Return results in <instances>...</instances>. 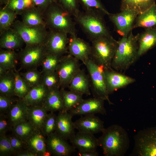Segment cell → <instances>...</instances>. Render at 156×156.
Instances as JSON below:
<instances>
[{
  "label": "cell",
  "mask_w": 156,
  "mask_h": 156,
  "mask_svg": "<svg viewBox=\"0 0 156 156\" xmlns=\"http://www.w3.org/2000/svg\"><path fill=\"white\" fill-rule=\"evenodd\" d=\"M98 138V146L105 156H123L130 147L127 132L122 126L113 125L104 128Z\"/></svg>",
  "instance_id": "1"
},
{
  "label": "cell",
  "mask_w": 156,
  "mask_h": 156,
  "mask_svg": "<svg viewBox=\"0 0 156 156\" xmlns=\"http://www.w3.org/2000/svg\"><path fill=\"white\" fill-rule=\"evenodd\" d=\"M139 34L133 35L132 31L118 41L112 67L116 71H125L138 58V41Z\"/></svg>",
  "instance_id": "2"
},
{
  "label": "cell",
  "mask_w": 156,
  "mask_h": 156,
  "mask_svg": "<svg viewBox=\"0 0 156 156\" xmlns=\"http://www.w3.org/2000/svg\"><path fill=\"white\" fill-rule=\"evenodd\" d=\"M103 15L96 10H85L80 11L73 18L91 42L100 37L112 36L106 25Z\"/></svg>",
  "instance_id": "3"
},
{
  "label": "cell",
  "mask_w": 156,
  "mask_h": 156,
  "mask_svg": "<svg viewBox=\"0 0 156 156\" xmlns=\"http://www.w3.org/2000/svg\"><path fill=\"white\" fill-rule=\"evenodd\" d=\"M43 13L46 27L49 30L70 36L77 35L76 23L73 17L54 0Z\"/></svg>",
  "instance_id": "4"
},
{
  "label": "cell",
  "mask_w": 156,
  "mask_h": 156,
  "mask_svg": "<svg viewBox=\"0 0 156 156\" xmlns=\"http://www.w3.org/2000/svg\"><path fill=\"white\" fill-rule=\"evenodd\" d=\"M91 42L90 59L103 70L113 69L112 62L118 41L111 36L100 37Z\"/></svg>",
  "instance_id": "5"
},
{
  "label": "cell",
  "mask_w": 156,
  "mask_h": 156,
  "mask_svg": "<svg viewBox=\"0 0 156 156\" xmlns=\"http://www.w3.org/2000/svg\"><path fill=\"white\" fill-rule=\"evenodd\" d=\"M134 140L130 156H156V127L140 130L134 136Z\"/></svg>",
  "instance_id": "6"
},
{
  "label": "cell",
  "mask_w": 156,
  "mask_h": 156,
  "mask_svg": "<svg viewBox=\"0 0 156 156\" xmlns=\"http://www.w3.org/2000/svg\"><path fill=\"white\" fill-rule=\"evenodd\" d=\"M88 72L90 89L94 96L107 101L110 105L114 104L109 98L103 74V69L90 58L84 64Z\"/></svg>",
  "instance_id": "7"
},
{
  "label": "cell",
  "mask_w": 156,
  "mask_h": 156,
  "mask_svg": "<svg viewBox=\"0 0 156 156\" xmlns=\"http://www.w3.org/2000/svg\"><path fill=\"white\" fill-rule=\"evenodd\" d=\"M18 53L21 65L18 71L37 69L47 53L43 43L25 46Z\"/></svg>",
  "instance_id": "8"
},
{
  "label": "cell",
  "mask_w": 156,
  "mask_h": 156,
  "mask_svg": "<svg viewBox=\"0 0 156 156\" xmlns=\"http://www.w3.org/2000/svg\"><path fill=\"white\" fill-rule=\"evenodd\" d=\"M12 27L20 34L25 46L43 44L48 32L46 26H29L19 20H16Z\"/></svg>",
  "instance_id": "9"
},
{
  "label": "cell",
  "mask_w": 156,
  "mask_h": 156,
  "mask_svg": "<svg viewBox=\"0 0 156 156\" xmlns=\"http://www.w3.org/2000/svg\"><path fill=\"white\" fill-rule=\"evenodd\" d=\"M79 61L69 54L62 57L56 70L59 78L60 89L68 88L72 78L81 70Z\"/></svg>",
  "instance_id": "10"
},
{
  "label": "cell",
  "mask_w": 156,
  "mask_h": 156,
  "mask_svg": "<svg viewBox=\"0 0 156 156\" xmlns=\"http://www.w3.org/2000/svg\"><path fill=\"white\" fill-rule=\"evenodd\" d=\"M68 34L64 32L49 30L43 44L47 53L62 56L68 53L69 41Z\"/></svg>",
  "instance_id": "11"
},
{
  "label": "cell",
  "mask_w": 156,
  "mask_h": 156,
  "mask_svg": "<svg viewBox=\"0 0 156 156\" xmlns=\"http://www.w3.org/2000/svg\"><path fill=\"white\" fill-rule=\"evenodd\" d=\"M138 14L134 11L126 9L115 14L110 13L107 16L114 25L117 33L123 37L128 35L133 29Z\"/></svg>",
  "instance_id": "12"
},
{
  "label": "cell",
  "mask_w": 156,
  "mask_h": 156,
  "mask_svg": "<svg viewBox=\"0 0 156 156\" xmlns=\"http://www.w3.org/2000/svg\"><path fill=\"white\" fill-rule=\"evenodd\" d=\"M104 101L103 99L95 97L83 99L79 105L69 111V112L73 116L96 114L106 115Z\"/></svg>",
  "instance_id": "13"
},
{
  "label": "cell",
  "mask_w": 156,
  "mask_h": 156,
  "mask_svg": "<svg viewBox=\"0 0 156 156\" xmlns=\"http://www.w3.org/2000/svg\"><path fill=\"white\" fill-rule=\"evenodd\" d=\"M67 141L54 132L46 137L47 150L53 156L70 155L75 151V149Z\"/></svg>",
  "instance_id": "14"
},
{
  "label": "cell",
  "mask_w": 156,
  "mask_h": 156,
  "mask_svg": "<svg viewBox=\"0 0 156 156\" xmlns=\"http://www.w3.org/2000/svg\"><path fill=\"white\" fill-rule=\"evenodd\" d=\"M68 47V54L84 64L90 58L91 45L77 35L70 36Z\"/></svg>",
  "instance_id": "15"
},
{
  "label": "cell",
  "mask_w": 156,
  "mask_h": 156,
  "mask_svg": "<svg viewBox=\"0 0 156 156\" xmlns=\"http://www.w3.org/2000/svg\"><path fill=\"white\" fill-rule=\"evenodd\" d=\"M103 74L109 94L135 81L134 79L114 71L113 69L103 70Z\"/></svg>",
  "instance_id": "16"
},
{
  "label": "cell",
  "mask_w": 156,
  "mask_h": 156,
  "mask_svg": "<svg viewBox=\"0 0 156 156\" xmlns=\"http://www.w3.org/2000/svg\"><path fill=\"white\" fill-rule=\"evenodd\" d=\"M74 123L78 131L94 135L102 132L105 128L103 121L95 114L85 115Z\"/></svg>",
  "instance_id": "17"
},
{
  "label": "cell",
  "mask_w": 156,
  "mask_h": 156,
  "mask_svg": "<svg viewBox=\"0 0 156 156\" xmlns=\"http://www.w3.org/2000/svg\"><path fill=\"white\" fill-rule=\"evenodd\" d=\"M72 116L68 112L62 111L57 115L55 132L64 139H71L75 134L74 123Z\"/></svg>",
  "instance_id": "18"
},
{
  "label": "cell",
  "mask_w": 156,
  "mask_h": 156,
  "mask_svg": "<svg viewBox=\"0 0 156 156\" xmlns=\"http://www.w3.org/2000/svg\"><path fill=\"white\" fill-rule=\"evenodd\" d=\"M72 145L79 152L97 151L98 140L94 134L78 131L70 140Z\"/></svg>",
  "instance_id": "19"
},
{
  "label": "cell",
  "mask_w": 156,
  "mask_h": 156,
  "mask_svg": "<svg viewBox=\"0 0 156 156\" xmlns=\"http://www.w3.org/2000/svg\"><path fill=\"white\" fill-rule=\"evenodd\" d=\"M24 43L20 34L12 27L0 33V49H21Z\"/></svg>",
  "instance_id": "20"
},
{
  "label": "cell",
  "mask_w": 156,
  "mask_h": 156,
  "mask_svg": "<svg viewBox=\"0 0 156 156\" xmlns=\"http://www.w3.org/2000/svg\"><path fill=\"white\" fill-rule=\"evenodd\" d=\"M28 106L22 99L17 100L6 114L12 127L27 120Z\"/></svg>",
  "instance_id": "21"
},
{
  "label": "cell",
  "mask_w": 156,
  "mask_h": 156,
  "mask_svg": "<svg viewBox=\"0 0 156 156\" xmlns=\"http://www.w3.org/2000/svg\"><path fill=\"white\" fill-rule=\"evenodd\" d=\"M68 88L70 90L82 95H90V84L88 75L81 69L72 78Z\"/></svg>",
  "instance_id": "22"
},
{
  "label": "cell",
  "mask_w": 156,
  "mask_h": 156,
  "mask_svg": "<svg viewBox=\"0 0 156 156\" xmlns=\"http://www.w3.org/2000/svg\"><path fill=\"white\" fill-rule=\"evenodd\" d=\"M138 45V58L156 46V27L145 29L139 34Z\"/></svg>",
  "instance_id": "23"
},
{
  "label": "cell",
  "mask_w": 156,
  "mask_h": 156,
  "mask_svg": "<svg viewBox=\"0 0 156 156\" xmlns=\"http://www.w3.org/2000/svg\"><path fill=\"white\" fill-rule=\"evenodd\" d=\"M46 137L42 133L36 131L25 142L26 149L35 154L36 156H44L47 151Z\"/></svg>",
  "instance_id": "24"
},
{
  "label": "cell",
  "mask_w": 156,
  "mask_h": 156,
  "mask_svg": "<svg viewBox=\"0 0 156 156\" xmlns=\"http://www.w3.org/2000/svg\"><path fill=\"white\" fill-rule=\"evenodd\" d=\"M27 110V120L36 130L42 132L48 112L42 105L28 106Z\"/></svg>",
  "instance_id": "25"
},
{
  "label": "cell",
  "mask_w": 156,
  "mask_h": 156,
  "mask_svg": "<svg viewBox=\"0 0 156 156\" xmlns=\"http://www.w3.org/2000/svg\"><path fill=\"white\" fill-rule=\"evenodd\" d=\"M42 106L47 112L54 113L64 111V107L60 89L48 90Z\"/></svg>",
  "instance_id": "26"
},
{
  "label": "cell",
  "mask_w": 156,
  "mask_h": 156,
  "mask_svg": "<svg viewBox=\"0 0 156 156\" xmlns=\"http://www.w3.org/2000/svg\"><path fill=\"white\" fill-rule=\"evenodd\" d=\"M155 27H156L155 3L145 11L138 14L133 29L137 27L146 29Z\"/></svg>",
  "instance_id": "27"
},
{
  "label": "cell",
  "mask_w": 156,
  "mask_h": 156,
  "mask_svg": "<svg viewBox=\"0 0 156 156\" xmlns=\"http://www.w3.org/2000/svg\"><path fill=\"white\" fill-rule=\"evenodd\" d=\"M48 90L42 84L31 88L23 99L28 106L42 105Z\"/></svg>",
  "instance_id": "28"
},
{
  "label": "cell",
  "mask_w": 156,
  "mask_h": 156,
  "mask_svg": "<svg viewBox=\"0 0 156 156\" xmlns=\"http://www.w3.org/2000/svg\"><path fill=\"white\" fill-rule=\"evenodd\" d=\"M22 21L29 26H46L43 12L34 6L24 11L20 15Z\"/></svg>",
  "instance_id": "29"
},
{
  "label": "cell",
  "mask_w": 156,
  "mask_h": 156,
  "mask_svg": "<svg viewBox=\"0 0 156 156\" xmlns=\"http://www.w3.org/2000/svg\"><path fill=\"white\" fill-rule=\"evenodd\" d=\"M14 71L8 70L0 76V94L8 96H15Z\"/></svg>",
  "instance_id": "30"
},
{
  "label": "cell",
  "mask_w": 156,
  "mask_h": 156,
  "mask_svg": "<svg viewBox=\"0 0 156 156\" xmlns=\"http://www.w3.org/2000/svg\"><path fill=\"white\" fill-rule=\"evenodd\" d=\"M155 0H121L120 10L129 9L141 13L150 8Z\"/></svg>",
  "instance_id": "31"
},
{
  "label": "cell",
  "mask_w": 156,
  "mask_h": 156,
  "mask_svg": "<svg viewBox=\"0 0 156 156\" xmlns=\"http://www.w3.org/2000/svg\"><path fill=\"white\" fill-rule=\"evenodd\" d=\"M64 110L68 112L79 105L83 100V95L74 92L60 89Z\"/></svg>",
  "instance_id": "32"
},
{
  "label": "cell",
  "mask_w": 156,
  "mask_h": 156,
  "mask_svg": "<svg viewBox=\"0 0 156 156\" xmlns=\"http://www.w3.org/2000/svg\"><path fill=\"white\" fill-rule=\"evenodd\" d=\"M18 60V53L14 50L0 49V66L7 70H15Z\"/></svg>",
  "instance_id": "33"
},
{
  "label": "cell",
  "mask_w": 156,
  "mask_h": 156,
  "mask_svg": "<svg viewBox=\"0 0 156 156\" xmlns=\"http://www.w3.org/2000/svg\"><path fill=\"white\" fill-rule=\"evenodd\" d=\"M15 12L4 6L0 9V33L12 27L16 17Z\"/></svg>",
  "instance_id": "34"
},
{
  "label": "cell",
  "mask_w": 156,
  "mask_h": 156,
  "mask_svg": "<svg viewBox=\"0 0 156 156\" xmlns=\"http://www.w3.org/2000/svg\"><path fill=\"white\" fill-rule=\"evenodd\" d=\"M12 131L13 133L25 142L36 130L27 120L15 126Z\"/></svg>",
  "instance_id": "35"
},
{
  "label": "cell",
  "mask_w": 156,
  "mask_h": 156,
  "mask_svg": "<svg viewBox=\"0 0 156 156\" xmlns=\"http://www.w3.org/2000/svg\"><path fill=\"white\" fill-rule=\"evenodd\" d=\"M14 73L15 78V96L19 98L23 99L31 88L21 76L18 71L15 70Z\"/></svg>",
  "instance_id": "36"
},
{
  "label": "cell",
  "mask_w": 156,
  "mask_h": 156,
  "mask_svg": "<svg viewBox=\"0 0 156 156\" xmlns=\"http://www.w3.org/2000/svg\"><path fill=\"white\" fill-rule=\"evenodd\" d=\"M19 73L31 88L41 84L42 72L37 69L28 70L24 73Z\"/></svg>",
  "instance_id": "37"
},
{
  "label": "cell",
  "mask_w": 156,
  "mask_h": 156,
  "mask_svg": "<svg viewBox=\"0 0 156 156\" xmlns=\"http://www.w3.org/2000/svg\"><path fill=\"white\" fill-rule=\"evenodd\" d=\"M41 84L48 90L60 89L59 78L56 71L42 72Z\"/></svg>",
  "instance_id": "38"
},
{
  "label": "cell",
  "mask_w": 156,
  "mask_h": 156,
  "mask_svg": "<svg viewBox=\"0 0 156 156\" xmlns=\"http://www.w3.org/2000/svg\"><path fill=\"white\" fill-rule=\"evenodd\" d=\"M5 6L21 15L25 10L34 6L32 0H9Z\"/></svg>",
  "instance_id": "39"
},
{
  "label": "cell",
  "mask_w": 156,
  "mask_h": 156,
  "mask_svg": "<svg viewBox=\"0 0 156 156\" xmlns=\"http://www.w3.org/2000/svg\"><path fill=\"white\" fill-rule=\"evenodd\" d=\"M62 56L47 53L41 65L42 72L56 71Z\"/></svg>",
  "instance_id": "40"
},
{
  "label": "cell",
  "mask_w": 156,
  "mask_h": 156,
  "mask_svg": "<svg viewBox=\"0 0 156 156\" xmlns=\"http://www.w3.org/2000/svg\"><path fill=\"white\" fill-rule=\"evenodd\" d=\"M56 115L54 113L48 114L44 121L42 133L46 138L54 133L55 130L57 120Z\"/></svg>",
  "instance_id": "41"
},
{
  "label": "cell",
  "mask_w": 156,
  "mask_h": 156,
  "mask_svg": "<svg viewBox=\"0 0 156 156\" xmlns=\"http://www.w3.org/2000/svg\"><path fill=\"white\" fill-rule=\"evenodd\" d=\"M84 7L85 10H97L103 14H109L99 0H80Z\"/></svg>",
  "instance_id": "42"
},
{
  "label": "cell",
  "mask_w": 156,
  "mask_h": 156,
  "mask_svg": "<svg viewBox=\"0 0 156 156\" xmlns=\"http://www.w3.org/2000/svg\"><path fill=\"white\" fill-rule=\"evenodd\" d=\"M15 155L8 136L6 135L0 136V156H9Z\"/></svg>",
  "instance_id": "43"
},
{
  "label": "cell",
  "mask_w": 156,
  "mask_h": 156,
  "mask_svg": "<svg viewBox=\"0 0 156 156\" xmlns=\"http://www.w3.org/2000/svg\"><path fill=\"white\" fill-rule=\"evenodd\" d=\"M58 2L57 3L73 17L76 16L80 11L78 7L76 0H58Z\"/></svg>",
  "instance_id": "44"
},
{
  "label": "cell",
  "mask_w": 156,
  "mask_h": 156,
  "mask_svg": "<svg viewBox=\"0 0 156 156\" xmlns=\"http://www.w3.org/2000/svg\"><path fill=\"white\" fill-rule=\"evenodd\" d=\"M13 96H8L0 94V114H6L10 107L17 100Z\"/></svg>",
  "instance_id": "45"
},
{
  "label": "cell",
  "mask_w": 156,
  "mask_h": 156,
  "mask_svg": "<svg viewBox=\"0 0 156 156\" xmlns=\"http://www.w3.org/2000/svg\"><path fill=\"white\" fill-rule=\"evenodd\" d=\"M15 155L17 153L26 149L25 142L20 138L12 133L7 136Z\"/></svg>",
  "instance_id": "46"
},
{
  "label": "cell",
  "mask_w": 156,
  "mask_h": 156,
  "mask_svg": "<svg viewBox=\"0 0 156 156\" xmlns=\"http://www.w3.org/2000/svg\"><path fill=\"white\" fill-rule=\"evenodd\" d=\"M12 129L6 115L0 114V136L6 135L8 131Z\"/></svg>",
  "instance_id": "47"
},
{
  "label": "cell",
  "mask_w": 156,
  "mask_h": 156,
  "mask_svg": "<svg viewBox=\"0 0 156 156\" xmlns=\"http://www.w3.org/2000/svg\"><path fill=\"white\" fill-rule=\"evenodd\" d=\"M34 6L42 12L45 11L53 0H32Z\"/></svg>",
  "instance_id": "48"
},
{
  "label": "cell",
  "mask_w": 156,
  "mask_h": 156,
  "mask_svg": "<svg viewBox=\"0 0 156 156\" xmlns=\"http://www.w3.org/2000/svg\"><path fill=\"white\" fill-rule=\"evenodd\" d=\"M77 155L78 156H98L99 154L97 151H78Z\"/></svg>",
  "instance_id": "49"
},
{
  "label": "cell",
  "mask_w": 156,
  "mask_h": 156,
  "mask_svg": "<svg viewBox=\"0 0 156 156\" xmlns=\"http://www.w3.org/2000/svg\"><path fill=\"white\" fill-rule=\"evenodd\" d=\"M15 156H36V155L27 150L25 149L21 152H20L18 153H17Z\"/></svg>",
  "instance_id": "50"
},
{
  "label": "cell",
  "mask_w": 156,
  "mask_h": 156,
  "mask_svg": "<svg viewBox=\"0 0 156 156\" xmlns=\"http://www.w3.org/2000/svg\"><path fill=\"white\" fill-rule=\"evenodd\" d=\"M7 70L3 67L0 66V76L5 74Z\"/></svg>",
  "instance_id": "51"
},
{
  "label": "cell",
  "mask_w": 156,
  "mask_h": 156,
  "mask_svg": "<svg viewBox=\"0 0 156 156\" xmlns=\"http://www.w3.org/2000/svg\"><path fill=\"white\" fill-rule=\"evenodd\" d=\"M9 0H0V3L1 5H5Z\"/></svg>",
  "instance_id": "52"
}]
</instances>
